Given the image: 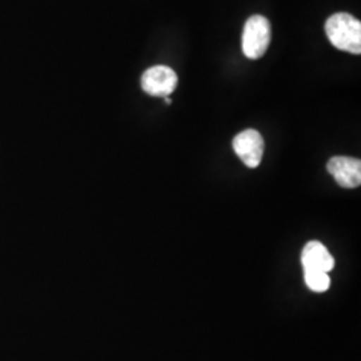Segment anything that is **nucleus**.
Returning <instances> with one entry per match:
<instances>
[{
	"label": "nucleus",
	"instance_id": "f257e3e1",
	"mask_svg": "<svg viewBox=\"0 0 361 361\" xmlns=\"http://www.w3.org/2000/svg\"><path fill=\"white\" fill-rule=\"evenodd\" d=\"M329 42L340 51L361 54V23L347 13L332 15L325 23Z\"/></svg>",
	"mask_w": 361,
	"mask_h": 361
},
{
	"label": "nucleus",
	"instance_id": "f03ea898",
	"mask_svg": "<svg viewBox=\"0 0 361 361\" xmlns=\"http://www.w3.org/2000/svg\"><path fill=\"white\" fill-rule=\"evenodd\" d=\"M271 23L262 15L250 16L243 32V51L249 59H259L271 44Z\"/></svg>",
	"mask_w": 361,
	"mask_h": 361
},
{
	"label": "nucleus",
	"instance_id": "7ed1b4c3",
	"mask_svg": "<svg viewBox=\"0 0 361 361\" xmlns=\"http://www.w3.org/2000/svg\"><path fill=\"white\" fill-rule=\"evenodd\" d=\"M178 78L168 66H154L146 70L141 78L142 90L152 97L168 98L177 89Z\"/></svg>",
	"mask_w": 361,
	"mask_h": 361
},
{
	"label": "nucleus",
	"instance_id": "20e7f679",
	"mask_svg": "<svg viewBox=\"0 0 361 361\" xmlns=\"http://www.w3.org/2000/svg\"><path fill=\"white\" fill-rule=\"evenodd\" d=\"M264 138L257 130L247 129L237 134L233 140V149L247 168H257L264 155Z\"/></svg>",
	"mask_w": 361,
	"mask_h": 361
},
{
	"label": "nucleus",
	"instance_id": "39448f33",
	"mask_svg": "<svg viewBox=\"0 0 361 361\" xmlns=\"http://www.w3.org/2000/svg\"><path fill=\"white\" fill-rule=\"evenodd\" d=\"M326 169L341 188L355 189L360 186V159L352 157H334L329 159Z\"/></svg>",
	"mask_w": 361,
	"mask_h": 361
},
{
	"label": "nucleus",
	"instance_id": "423d86ee",
	"mask_svg": "<svg viewBox=\"0 0 361 361\" xmlns=\"http://www.w3.org/2000/svg\"><path fill=\"white\" fill-rule=\"evenodd\" d=\"M301 264L304 271H331L335 268V258L320 241H310L301 253Z\"/></svg>",
	"mask_w": 361,
	"mask_h": 361
},
{
	"label": "nucleus",
	"instance_id": "0eeeda50",
	"mask_svg": "<svg viewBox=\"0 0 361 361\" xmlns=\"http://www.w3.org/2000/svg\"><path fill=\"white\" fill-rule=\"evenodd\" d=\"M304 279H305V284L310 290L317 293L326 292L331 286V279L326 271L307 269L304 271Z\"/></svg>",
	"mask_w": 361,
	"mask_h": 361
},
{
	"label": "nucleus",
	"instance_id": "6e6552de",
	"mask_svg": "<svg viewBox=\"0 0 361 361\" xmlns=\"http://www.w3.org/2000/svg\"><path fill=\"white\" fill-rule=\"evenodd\" d=\"M165 102H166L168 104H171V99H170V98L168 97V98H165Z\"/></svg>",
	"mask_w": 361,
	"mask_h": 361
}]
</instances>
